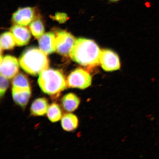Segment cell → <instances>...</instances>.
<instances>
[{
    "mask_svg": "<svg viewBox=\"0 0 159 159\" xmlns=\"http://www.w3.org/2000/svg\"><path fill=\"white\" fill-rule=\"evenodd\" d=\"M101 51L92 40L79 38L75 39L69 55L73 61L80 65L93 67L99 64Z\"/></svg>",
    "mask_w": 159,
    "mask_h": 159,
    "instance_id": "1",
    "label": "cell"
},
{
    "mask_svg": "<svg viewBox=\"0 0 159 159\" xmlns=\"http://www.w3.org/2000/svg\"><path fill=\"white\" fill-rule=\"evenodd\" d=\"M47 55L40 49L31 48L26 50L21 55L19 64L26 72L37 75L48 68L49 61Z\"/></svg>",
    "mask_w": 159,
    "mask_h": 159,
    "instance_id": "2",
    "label": "cell"
},
{
    "mask_svg": "<svg viewBox=\"0 0 159 159\" xmlns=\"http://www.w3.org/2000/svg\"><path fill=\"white\" fill-rule=\"evenodd\" d=\"M38 82L43 93L53 97H58L67 86L62 73L52 69L48 68L43 71L39 74Z\"/></svg>",
    "mask_w": 159,
    "mask_h": 159,
    "instance_id": "3",
    "label": "cell"
},
{
    "mask_svg": "<svg viewBox=\"0 0 159 159\" xmlns=\"http://www.w3.org/2000/svg\"><path fill=\"white\" fill-rule=\"evenodd\" d=\"M92 80V77L88 71L79 68L71 73L67 77L66 81L69 88L83 89L90 86Z\"/></svg>",
    "mask_w": 159,
    "mask_h": 159,
    "instance_id": "4",
    "label": "cell"
},
{
    "mask_svg": "<svg viewBox=\"0 0 159 159\" xmlns=\"http://www.w3.org/2000/svg\"><path fill=\"white\" fill-rule=\"evenodd\" d=\"M99 63L104 70L112 71L120 69V63L118 55L109 49L101 51Z\"/></svg>",
    "mask_w": 159,
    "mask_h": 159,
    "instance_id": "5",
    "label": "cell"
},
{
    "mask_svg": "<svg viewBox=\"0 0 159 159\" xmlns=\"http://www.w3.org/2000/svg\"><path fill=\"white\" fill-rule=\"evenodd\" d=\"M56 36L57 52L62 55H69L75 41V37L70 33L63 31H59Z\"/></svg>",
    "mask_w": 159,
    "mask_h": 159,
    "instance_id": "6",
    "label": "cell"
},
{
    "mask_svg": "<svg viewBox=\"0 0 159 159\" xmlns=\"http://www.w3.org/2000/svg\"><path fill=\"white\" fill-rule=\"evenodd\" d=\"M19 69L18 61L15 57L7 55L2 58L1 56V75L8 79L13 78L18 73Z\"/></svg>",
    "mask_w": 159,
    "mask_h": 159,
    "instance_id": "7",
    "label": "cell"
},
{
    "mask_svg": "<svg viewBox=\"0 0 159 159\" xmlns=\"http://www.w3.org/2000/svg\"><path fill=\"white\" fill-rule=\"evenodd\" d=\"M35 9L34 8L26 7L20 8L14 13L12 20L17 25L27 26L34 19Z\"/></svg>",
    "mask_w": 159,
    "mask_h": 159,
    "instance_id": "8",
    "label": "cell"
},
{
    "mask_svg": "<svg viewBox=\"0 0 159 159\" xmlns=\"http://www.w3.org/2000/svg\"><path fill=\"white\" fill-rule=\"evenodd\" d=\"M40 49L46 54L49 55L56 51V36L54 33H44L39 39Z\"/></svg>",
    "mask_w": 159,
    "mask_h": 159,
    "instance_id": "9",
    "label": "cell"
},
{
    "mask_svg": "<svg viewBox=\"0 0 159 159\" xmlns=\"http://www.w3.org/2000/svg\"><path fill=\"white\" fill-rule=\"evenodd\" d=\"M11 32L13 35L16 45L22 46L27 44L31 39L30 32L27 28L16 25L12 27Z\"/></svg>",
    "mask_w": 159,
    "mask_h": 159,
    "instance_id": "10",
    "label": "cell"
},
{
    "mask_svg": "<svg viewBox=\"0 0 159 159\" xmlns=\"http://www.w3.org/2000/svg\"><path fill=\"white\" fill-rule=\"evenodd\" d=\"M31 94V89L12 87V95L14 101L17 105L24 108L28 103Z\"/></svg>",
    "mask_w": 159,
    "mask_h": 159,
    "instance_id": "11",
    "label": "cell"
},
{
    "mask_svg": "<svg viewBox=\"0 0 159 159\" xmlns=\"http://www.w3.org/2000/svg\"><path fill=\"white\" fill-rule=\"evenodd\" d=\"M61 102V106L65 110L71 112L78 108L80 104V100L76 95L70 93L63 97Z\"/></svg>",
    "mask_w": 159,
    "mask_h": 159,
    "instance_id": "12",
    "label": "cell"
},
{
    "mask_svg": "<svg viewBox=\"0 0 159 159\" xmlns=\"http://www.w3.org/2000/svg\"><path fill=\"white\" fill-rule=\"evenodd\" d=\"M49 107L48 101L46 98H37L33 101L31 105V114L35 116H43L47 113Z\"/></svg>",
    "mask_w": 159,
    "mask_h": 159,
    "instance_id": "13",
    "label": "cell"
},
{
    "mask_svg": "<svg viewBox=\"0 0 159 159\" xmlns=\"http://www.w3.org/2000/svg\"><path fill=\"white\" fill-rule=\"evenodd\" d=\"M61 124L63 130L70 132L76 129L79 125V119L74 114L68 113L62 117Z\"/></svg>",
    "mask_w": 159,
    "mask_h": 159,
    "instance_id": "14",
    "label": "cell"
},
{
    "mask_svg": "<svg viewBox=\"0 0 159 159\" xmlns=\"http://www.w3.org/2000/svg\"><path fill=\"white\" fill-rule=\"evenodd\" d=\"M47 116L51 122H58L62 117V112L60 107L56 103L51 104L48 110Z\"/></svg>",
    "mask_w": 159,
    "mask_h": 159,
    "instance_id": "15",
    "label": "cell"
},
{
    "mask_svg": "<svg viewBox=\"0 0 159 159\" xmlns=\"http://www.w3.org/2000/svg\"><path fill=\"white\" fill-rule=\"evenodd\" d=\"M16 45L12 34L9 32L3 33L1 36V47L3 49H11Z\"/></svg>",
    "mask_w": 159,
    "mask_h": 159,
    "instance_id": "16",
    "label": "cell"
},
{
    "mask_svg": "<svg viewBox=\"0 0 159 159\" xmlns=\"http://www.w3.org/2000/svg\"><path fill=\"white\" fill-rule=\"evenodd\" d=\"M12 84V87L15 88L31 89L28 79L22 73H19L16 75L13 79Z\"/></svg>",
    "mask_w": 159,
    "mask_h": 159,
    "instance_id": "17",
    "label": "cell"
},
{
    "mask_svg": "<svg viewBox=\"0 0 159 159\" xmlns=\"http://www.w3.org/2000/svg\"><path fill=\"white\" fill-rule=\"evenodd\" d=\"M30 29L32 34L36 38L39 39L44 34V26L40 19H36L32 22L30 25Z\"/></svg>",
    "mask_w": 159,
    "mask_h": 159,
    "instance_id": "18",
    "label": "cell"
},
{
    "mask_svg": "<svg viewBox=\"0 0 159 159\" xmlns=\"http://www.w3.org/2000/svg\"><path fill=\"white\" fill-rule=\"evenodd\" d=\"M8 79L1 75V87H0V95L2 98L5 94L9 86V82Z\"/></svg>",
    "mask_w": 159,
    "mask_h": 159,
    "instance_id": "19",
    "label": "cell"
},
{
    "mask_svg": "<svg viewBox=\"0 0 159 159\" xmlns=\"http://www.w3.org/2000/svg\"><path fill=\"white\" fill-rule=\"evenodd\" d=\"M67 16L66 14L58 12L56 13L55 18L60 22H64L67 19Z\"/></svg>",
    "mask_w": 159,
    "mask_h": 159,
    "instance_id": "20",
    "label": "cell"
},
{
    "mask_svg": "<svg viewBox=\"0 0 159 159\" xmlns=\"http://www.w3.org/2000/svg\"><path fill=\"white\" fill-rule=\"evenodd\" d=\"M109 1H110L111 2H118L120 0H109Z\"/></svg>",
    "mask_w": 159,
    "mask_h": 159,
    "instance_id": "21",
    "label": "cell"
}]
</instances>
